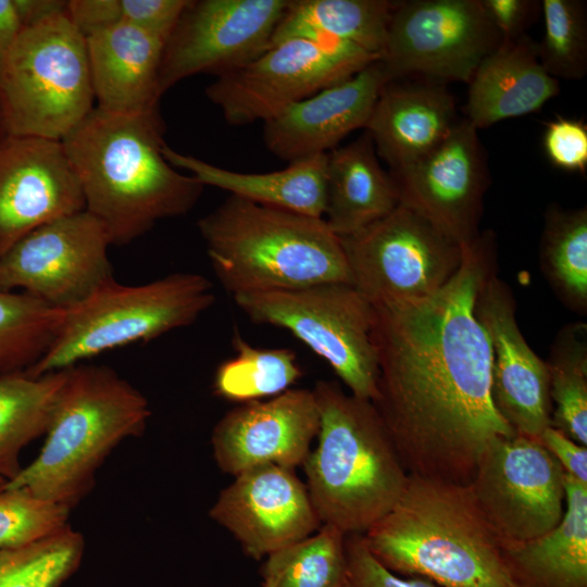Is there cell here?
<instances>
[{"mask_svg":"<svg viewBox=\"0 0 587 587\" xmlns=\"http://www.w3.org/2000/svg\"><path fill=\"white\" fill-rule=\"evenodd\" d=\"M462 248L458 271L433 295L373 305L372 402L408 474L469 485L485 448L516 434L494 407L491 345L475 313L497 271L496 240L484 232Z\"/></svg>","mask_w":587,"mask_h":587,"instance_id":"1","label":"cell"},{"mask_svg":"<svg viewBox=\"0 0 587 587\" xmlns=\"http://www.w3.org/2000/svg\"><path fill=\"white\" fill-rule=\"evenodd\" d=\"M159 110L116 113L98 107L61 142L79 182L85 210L112 245H127L159 221L188 213L204 186L163 155Z\"/></svg>","mask_w":587,"mask_h":587,"instance_id":"2","label":"cell"},{"mask_svg":"<svg viewBox=\"0 0 587 587\" xmlns=\"http://www.w3.org/2000/svg\"><path fill=\"white\" fill-rule=\"evenodd\" d=\"M362 536L399 575L439 587H519L469 485L409 474L395 507Z\"/></svg>","mask_w":587,"mask_h":587,"instance_id":"3","label":"cell"},{"mask_svg":"<svg viewBox=\"0 0 587 587\" xmlns=\"http://www.w3.org/2000/svg\"><path fill=\"white\" fill-rule=\"evenodd\" d=\"M312 390L320 429L302 465L309 496L322 525L364 534L398 502L409 474L372 401L335 380L320 379Z\"/></svg>","mask_w":587,"mask_h":587,"instance_id":"4","label":"cell"},{"mask_svg":"<svg viewBox=\"0 0 587 587\" xmlns=\"http://www.w3.org/2000/svg\"><path fill=\"white\" fill-rule=\"evenodd\" d=\"M197 226L216 278L233 297L351 284L341 239L323 217L229 196Z\"/></svg>","mask_w":587,"mask_h":587,"instance_id":"5","label":"cell"},{"mask_svg":"<svg viewBox=\"0 0 587 587\" xmlns=\"http://www.w3.org/2000/svg\"><path fill=\"white\" fill-rule=\"evenodd\" d=\"M65 370L39 454L5 488H23L71 510L90 492L111 451L143 433L151 411L146 397L109 366Z\"/></svg>","mask_w":587,"mask_h":587,"instance_id":"6","label":"cell"},{"mask_svg":"<svg viewBox=\"0 0 587 587\" xmlns=\"http://www.w3.org/2000/svg\"><path fill=\"white\" fill-rule=\"evenodd\" d=\"M214 302L212 282L198 273H171L134 286L114 279L65 310L51 347L24 374L37 377L116 348L153 340L193 324Z\"/></svg>","mask_w":587,"mask_h":587,"instance_id":"7","label":"cell"},{"mask_svg":"<svg viewBox=\"0 0 587 587\" xmlns=\"http://www.w3.org/2000/svg\"><path fill=\"white\" fill-rule=\"evenodd\" d=\"M95 100L86 38L66 13L22 28L0 72L9 135L62 141Z\"/></svg>","mask_w":587,"mask_h":587,"instance_id":"8","label":"cell"},{"mask_svg":"<svg viewBox=\"0 0 587 587\" xmlns=\"http://www.w3.org/2000/svg\"><path fill=\"white\" fill-rule=\"evenodd\" d=\"M257 324L284 328L321 357L355 397L373 401L378 365L372 341L374 307L351 284L234 296Z\"/></svg>","mask_w":587,"mask_h":587,"instance_id":"9","label":"cell"},{"mask_svg":"<svg viewBox=\"0 0 587 587\" xmlns=\"http://www.w3.org/2000/svg\"><path fill=\"white\" fill-rule=\"evenodd\" d=\"M376 61L375 55L346 41L289 38L216 77L205 95L230 125L265 122Z\"/></svg>","mask_w":587,"mask_h":587,"instance_id":"10","label":"cell"},{"mask_svg":"<svg viewBox=\"0 0 587 587\" xmlns=\"http://www.w3.org/2000/svg\"><path fill=\"white\" fill-rule=\"evenodd\" d=\"M340 239L351 285L372 305L428 297L447 284L462 261L458 242L402 204Z\"/></svg>","mask_w":587,"mask_h":587,"instance_id":"11","label":"cell"},{"mask_svg":"<svg viewBox=\"0 0 587 587\" xmlns=\"http://www.w3.org/2000/svg\"><path fill=\"white\" fill-rule=\"evenodd\" d=\"M501 40L480 0L396 1L379 62L389 82L419 74L469 84Z\"/></svg>","mask_w":587,"mask_h":587,"instance_id":"12","label":"cell"},{"mask_svg":"<svg viewBox=\"0 0 587 587\" xmlns=\"http://www.w3.org/2000/svg\"><path fill=\"white\" fill-rule=\"evenodd\" d=\"M111 242L86 210L53 220L0 255V290L68 310L114 280Z\"/></svg>","mask_w":587,"mask_h":587,"instance_id":"13","label":"cell"},{"mask_svg":"<svg viewBox=\"0 0 587 587\" xmlns=\"http://www.w3.org/2000/svg\"><path fill=\"white\" fill-rule=\"evenodd\" d=\"M564 470L538 439L498 437L469 484L501 540L526 541L554 528L565 510Z\"/></svg>","mask_w":587,"mask_h":587,"instance_id":"14","label":"cell"},{"mask_svg":"<svg viewBox=\"0 0 587 587\" xmlns=\"http://www.w3.org/2000/svg\"><path fill=\"white\" fill-rule=\"evenodd\" d=\"M290 0H189L165 41L161 95L197 74L216 77L261 55Z\"/></svg>","mask_w":587,"mask_h":587,"instance_id":"15","label":"cell"},{"mask_svg":"<svg viewBox=\"0 0 587 587\" xmlns=\"http://www.w3.org/2000/svg\"><path fill=\"white\" fill-rule=\"evenodd\" d=\"M478 130L465 118L429 153L389 172L402 204L429 221L461 247L479 236L489 184Z\"/></svg>","mask_w":587,"mask_h":587,"instance_id":"16","label":"cell"},{"mask_svg":"<svg viewBox=\"0 0 587 587\" xmlns=\"http://www.w3.org/2000/svg\"><path fill=\"white\" fill-rule=\"evenodd\" d=\"M475 313L491 345L495 409L516 435L539 440L553 410L548 366L520 330L512 291L497 272L480 287Z\"/></svg>","mask_w":587,"mask_h":587,"instance_id":"17","label":"cell"},{"mask_svg":"<svg viewBox=\"0 0 587 587\" xmlns=\"http://www.w3.org/2000/svg\"><path fill=\"white\" fill-rule=\"evenodd\" d=\"M209 516L254 560L312 535L322 525L305 484L295 470L275 464L234 476Z\"/></svg>","mask_w":587,"mask_h":587,"instance_id":"18","label":"cell"},{"mask_svg":"<svg viewBox=\"0 0 587 587\" xmlns=\"http://www.w3.org/2000/svg\"><path fill=\"white\" fill-rule=\"evenodd\" d=\"M319 429L313 390L290 388L227 411L211 434L213 458L233 477L265 464L295 470L307 460Z\"/></svg>","mask_w":587,"mask_h":587,"instance_id":"19","label":"cell"},{"mask_svg":"<svg viewBox=\"0 0 587 587\" xmlns=\"http://www.w3.org/2000/svg\"><path fill=\"white\" fill-rule=\"evenodd\" d=\"M85 210L61 141L9 135L0 145V255L36 228Z\"/></svg>","mask_w":587,"mask_h":587,"instance_id":"20","label":"cell"},{"mask_svg":"<svg viewBox=\"0 0 587 587\" xmlns=\"http://www.w3.org/2000/svg\"><path fill=\"white\" fill-rule=\"evenodd\" d=\"M387 83L384 67L376 61L353 76L288 105L263 122L266 148L288 163L328 153L348 134L365 127Z\"/></svg>","mask_w":587,"mask_h":587,"instance_id":"21","label":"cell"},{"mask_svg":"<svg viewBox=\"0 0 587 587\" xmlns=\"http://www.w3.org/2000/svg\"><path fill=\"white\" fill-rule=\"evenodd\" d=\"M459 122L454 98L441 83L389 82L364 128L377 155L396 172L429 153Z\"/></svg>","mask_w":587,"mask_h":587,"instance_id":"22","label":"cell"},{"mask_svg":"<svg viewBox=\"0 0 587 587\" xmlns=\"http://www.w3.org/2000/svg\"><path fill=\"white\" fill-rule=\"evenodd\" d=\"M165 41L118 22L86 37L98 108L116 113L159 110V74Z\"/></svg>","mask_w":587,"mask_h":587,"instance_id":"23","label":"cell"},{"mask_svg":"<svg viewBox=\"0 0 587 587\" xmlns=\"http://www.w3.org/2000/svg\"><path fill=\"white\" fill-rule=\"evenodd\" d=\"M560 91L539 62L537 45L523 36L501 40L469 82L465 120L477 130L539 111Z\"/></svg>","mask_w":587,"mask_h":587,"instance_id":"24","label":"cell"},{"mask_svg":"<svg viewBox=\"0 0 587 587\" xmlns=\"http://www.w3.org/2000/svg\"><path fill=\"white\" fill-rule=\"evenodd\" d=\"M560 523L526 541L501 540L505 565L519 587H587V484L564 475Z\"/></svg>","mask_w":587,"mask_h":587,"instance_id":"25","label":"cell"},{"mask_svg":"<svg viewBox=\"0 0 587 587\" xmlns=\"http://www.w3.org/2000/svg\"><path fill=\"white\" fill-rule=\"evenodd\" d=\"M166 161L190 172L200 184L228 191L245 200L313 217H323L326 207L327 153L288 163V166L263 174L229 171L167 146Z\"/></svg>","mask_w":587,"mask_h":587,"instance_id":"26","label":"cell"},{"mask_svg":"<svg viewBox=\"0 0 587 587\" xmlns=\"http://www.w3.org/2000/svg\"><path fill=\"white\" fill-rule=\"evenodd\" d=\"M398 204L394 180L382 168L366 132L327 153L324 220L338 237L363 229Z\"/></svg>","mask_w":587,"mask_h":587,"instance_id":"27","label":"cell"},{"mask_svg":"<svg viewBox=\"0 0 587 587\" xmlns=\"http://www.w3.org/2000/svg\"><path fill=\"white\" fill-rule=\"evenodd\" d=\"M395 3L389 0H290L271 46L289 38L333 39L352 43L380 60Z\"/></svg>","mask_w":587,"mask_h":587,"instance_id":"28","label":"cell"},{"mask_svg":"<svg viewBox=\"0 0 587 587\" xmlns=\"http://www.w3.org/2000/svg\"><path fill=\"white\" fill-rule=\"evenodd\" d=\"M65 376L62 370L0 379V476L8 483L23 469L21 451L46 434Z\"/></svg>","mask_w":587,"mask_h":587,"instance_id":"29","label":"cell"},{"mask_svg":"<svg viewBox=\"0 0 587 587\" xmlns=\"http://www.w3.org/2000/svg\"><path fill=\"white\" fill-rule=\"evenodd\" d=\"M540 267L559 299L587 312V209L550 207L540 238Z\"/></svg>","mask_w":587,"mask_h":587,"instance_id":"30","label":"cell"},{"mask_svg":"<svg viewBox=\"0 0 587 587\" xmlns=\"http://www.w3.org/2000/svg\"><path fill=\"white\" fill-rule=\"evenodd\" d=\"M232 346L235 355L216 367L213 378L220 398L239 403L268 399L292 388L303 374L290 349L257 348L237 332Z\"/></svg>","mask_w":587,"mask_h":587,"instance_id":"31","label":"cell"},{"mask_svg":"<svg viewBox=\"0 0 587 587\" xmlns=\"http://www.w3.org/2000/svg\"><path fill=\"white\" fill-rule=\"evenodd\" d=\"M64 315L28 294L0 290V379L25 373L43 357Z\"/></svg>","mask_w":587,"mask_h":587,"instance_id":"32","label":"cell"},{"mask_svg":"<svg viewBox=\"0 0 587 587\" xmlns=\"http://www.w3.org/2000/svg\"><path fill=\"white\" fill-rule=\"evenodd\" d=\"M547 366L552 400L551 426L587 446V327L564 326L552 344Z\"/></svg>","mask_w":587,"mask_h":587,"instance_id":"33","label":"cell"},{"mask_svg":"<svg viewBox=\"0 0 587 587\" xmlns=\"http://www.w3.org/2000/svg\"><path fill=\"white\" fill-rule=\"evenodd\" d=\"M346 536L334 526L321 525L312 535L267 555L262 587H341Z\"/></svg>","mask_w":587,"mask_h":587,"instance_id":"34","label":"cell"},{"mask_svg":"<svg viewBox=\"0 0 587 587\" xmlns=\"http://www.w3.org/2000/svg\"><path fill=\"white\" fill-rule=\"evenodd\" d=\"M85 539L67 525L36 542L0 550V587H61L79 567Z\"/></svg>","mask_w":587,"mask_h":587,"instance_id":"35","label":"cell"},{"mask_svg":"<svg viewBox=\"0 0 587 587\" xmlns=\"http://www.w3.org/2000/svg\"><path fill=\"white\" fill-rule=\"evenodd\" d=\"M544 36L537 45L546 72L563 79H582L587 73V11L580 0H542Z\"/></svg>","mask_w":587,"mask_h":587,"instance_id":"36","label":"cell"},{"mask_svg":"<svg viewBox=\"0 0 587 587\" xmlns=\"http://www.w3.org/2000/svg\"><path fill=\"white\" fill-rule=\"evenodd\" d=\"M70 509L23 488L0 491V550L49 537L68 523Z\"/></svg>","mask_w":587,"mask_h":587,"instance_id":"37","label":"cell"},{"mask_svg":"<svg viewBox=\"0 0 587 587\" xmlns=\"http://www.w3.org/2000/svg\"><path fill=\"white\" fill-rule=\"evenodd\" d=\"M347 570L341 587H439L421 577H401L367 549L362 534L346 536Z\"/></svg>","mask_w":587,"mask_h":587,"instance_id":"38","label":"cell"},{"mask_svg":"<svg viewBox=\"0 0 587 587\" xmlns=\"http://www.w3.org/2000/svg\"><path fill=\"white\" fill-rule=\"evenodd\" d=\"M548 159L557 167L584 173L587 167V126L583 121L558 117L544 135Z\"/></svg>","mask_w":587,"mask_h":587,"instance_id":"39","label":"cell"},{"mask_svg":"<svg viewBox=\"0 0 587 587\" xmlns=\"http://www.w3.org/2000/svg\"><path fill=\"white\" fill-rule=\"evenodd\" d=\"M121 22L151 33L164 41L189 0H120Z\"/></svg>","mask_w":587,"mask_h":587,"instance_id":"40","label":"cell"},{"mask_svg":"<svg viewBox=\"0 0 587 587\" xmlns=\"http://www.w3.org/2000/svg\"><path fill=\"white\" fill-rule=\"evenodd\" d=\"M491 24L502 40H516L532 23L540 8V2L533 0H480Z\"/></svg>","mask_w":587,"mask_h":587,"instance_id":"41","label":"cell"},{"mask_svg":"<svg viewBox=\"0 0 587 587\" xmlns=\"http://www.w3.org/2000/svg\"><path fill=\"white\" fill-rule=\"evenodd\" d=\"M66 14L86 38L121 22L120 0H71Z\"/></svg>","mask_w":587,"mask_h":587,"instance_id":"42","label":"cell"},{"mask_svg":"<svg viewBox=\"0 0 587 587\" xmlns=\"http://www.w3.org/2000/svg\"><path fill=\"white\" fill-rule=\"evenodd\" d=\"M540 444L557 459L564 473L587 484V446H583L553 426L539 437Z\"/></svg>","mask_w":587,"mask_h":587,"instance_id":"43","label":"cell"},{"mask_svg":"<svg viewBox=\"0 0 587 587\" xmlns=\"http://www.w3.org/2000/svg\"><path fill=\"white\" fill-rule=\"evenodd\" d=\"M22 24L29 27L54 15L66 13L68 1L64 0H13Z\"/></svg>","mask_w":587,"mask_h":587,"instance_id":"44","label":"cell"},{"mask_svg":"<svg viewBox=\"0 0 587 587\" xmlns=\"http://www.w3.org/2000/svg\"><path fill=\"white\" fill-rule=\"evenodd\" d=\"M22 28L14 1L0 0V72Z\"/></svg>","mask_w":587,"mask_h":587,"instance_id":"45","label":"cell"},{"mask_svg":"<svg viewBox=\"0 0 587 587\" xmlns=\"http://www.w3.org/2000/svg\"><path fill=\"white\" fill-rule=\"evenodd\" d=\"M8 136H9V133H8V128H7V124H5V120H4L2 105H1V102H0V145L2 143V141Z\"/></svg>","mask_w":587,"mask_h":587,"instance_id":"46","label":"cell"},{"mask_svg":"<svg viewBox=\"0 0 587 587\" xmlns=\"http://www.w3.org/2000/svg\"><path fill=\"white\" fill-rule=\"evenodd\" d=\"M7 484H8V480L3 478L2 476H0V491H2L5 488Z\"/></svg>","mask_w":587,"mask_h":587,"instance_id":"47","label":"cell"}]
</instances>
